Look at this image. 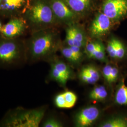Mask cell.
<instances>
[{
  "instance_id": "obj_25",
  "label": "cell",
  "mask_w": 127,
  "mask_h": 127,
  "mask_svg": "<svg viewBox=\"0 0 127 127\" xmlns=\"http://www.w3.org/2000/svg\"><path fill=\"white\" fill-rule=\"evenodd\" d=\"M106 51L111 58L114 59H116V51L113 37L111 38L108 42L106 47Z\"/></svg>"
},
{
  "instance_id": "obj_14",
  "label": "cell",
  "mask_w": 127,
  "mask_h": 127,
  "mask_svg": "<svg viewBox=\"0 0 127 127\" xmlns=\"http://www.w3.org/2000/svg\"><path fill=\"white\" fill-rule=\"evenodd\" d=\"M115 101L119 105L127 106V86L123 82L118 87L115 93Z\"/></svg>"
},
{
  "instance_id": "obj_16",
  "label": "cell",
  "mask_w": 127,
  "mask_h": 127,
  "mask_svg": "<svg viewBox=\"0 0 127 127\" xmlns=\"http://www.w3.org/2000/svg\"><path fill=\"white\" fill-rule=\"evenodd\" d=\"M108 95L107 91L104 86L99 85L95 87L90 94V98L91 100L102 101L104 100Z\"/></svg>"
},
{
  "instance_id": "obj_31",
  "label": "cell",
  "mask_w": 127,
  "mask_h": 127,
  "mask_svg": "<svg viewBox=\"0 0 127 127\" xmlns=\"http://www.w3.org/2000/svg\"><path fill=\"white\" fill-rule=\"evenodd\" d=\"M1 3H2V0H0V9L1 5Z\"/></svg>"
},
{
  "instance_id": "obj_9",
  "label": "cell",
  "mask_w": 127,
  "mask_h": 127,
  "mask_svg": "<svg viewBox=\"0 0 127 127\" xmlns=\"http://www.w3.org/2000/svg\"><path fill=\"white\" fill-rule=\"evenodd\" d=\"M100 115L99 110L94 106H90L82 109L75 117L76 127H87L95 122Z\"/></svg>"
},
{
  "instance_id": "obj_13",
  "label": "cell",
  "mask_w": 127,
  "mask_h": 127,
  "mask_svg": "<svg viewBox=\"0 0 127 127\" xmlns=\"http://www.w3.org/2000/svg\"><path fill=\"white\" fill-rule=\"evenodd\" d=\"M50 66L54 67L60 73L68 77L69 79L72 76V72L67 64L63 61L56 58L55 56L49 61Z\"/></svg>"
},
{
  "instance_id": "obj_19",
  "label": "cell",
  "mask_w": 127,
  "mask_h": 127,
  "mask_svg": "<svg viewBox=\"0 0 127 127\" xmlns=\"http://www.w3.org/2000/svg\"><path fill=\"white\" fill-rule=\"evenodd\" d=\"M81 71L90 76L94 84L97 82L100 79V73L98 70L94 66H87L82 68Z\"/></svg>"
},
{
  "instance_id": "obj_4",
  "label": "cell",
  "mask_w": 127,
  "mask_h": 127,
  "mask_svg": "<svg viewBox=\"0 0 127 127\" xmlns=\"http://www.w3.org/2000/svg\"><path fill=\"white\" fill-rule=\"evenodd\" d=\"M0 40V66L11 67L27 62L26 45L16 39Z\"/></svg>"
},
{
  "instance_id": "obj_5",
  "label": "cell",
  "mask_w": 127,
  "mask_h": 127,
  "mask_svg": "<svg viewBox=\"0 0 127 127\" xmlns=\"http://www.w3.org/2000/svg\"><path fill=\"white\" fill-rule=\"evenodd\" d=\"M102 12L113 22H117L127 15V0H105Z\"/></svg>"
},
{
  "instance_id": "obj_28",
  "label": "cell",
  "mask_w": 127,
  "mask_h": 127,
  "mask_svg": "<svg viewBox=\"0 0 127 127\" xmlns=\"http://www.w3.org/2000/svg\"><path fill=\"white\" fill-rule=\"evenodd\" d=\"M65 42L68 46H76L74 39L73 38L71 30L69 27H68L66 31Z\"/></svg>"
},
{
  "instance_id": "obj_27",
  "label": "cell",
  "mask_w": 127,
  "mask_h": 127,
  "mask_svg": "<svg viewBox=\"0 0 127 127\" xmlns=\"http://www.w3.org/2000/svg\"><path fill=\"white\" fill-rule=\"evenodd\" d=\"M113 65L110 64H107L105 65L103 69V74L105 80L110 83V78L112 73Z\"/></svg>"
},
{
  "instance_id": "obj_22",
  "label": "cell",
  "mask_w": 127,
  "mask_h": 127,
  "mask_svg": "<svg viewBox=\"0 0 127 127\" xmlns=\"http://www.w3.org/2000/svg\"><path fill=\"white\" fill-rule=\"evenodd\" d=\"M60 50L62 55L69 61L72 63H77V62L80 60V59L73 53L70 47H63L60 49Z\"/></svg>"
},
{
  "instance_id": "obj_2",
  "label": "cell",
  "mask_w": 127,
  "mask_h": 127,
  "mask_svg": "<svg viewBox=\"0 0 127 127\" xmlns=\"http://www.w3.org/2000/svg\"><path fill=\"white\" fill-rule=\"evenodd\" d=\"M45 112L44 108L27 109L17 107L5 115L0 122V127H39Z\"/></svg>"
},
{
  "instance_id": "obj_18",
  "label": "cell",
  "mask_w": 127,
  "mask_h": 127,
  "mask_svg": "<svg viewBox=\"0 0 127 127\" xmlns=\"http://www.w3.org/2000/svg\"><path fill=\"white\" fill-rule=\"evenodd\" d=\"M113 39L115 48L116 59H123L126 54L125 47L123 42L117 38L113 37Z\"/></svg>"
},
{
  "instance_id": "obj_8",
  "label": "cell",
  "mask_w": 127,
  "mask_h": 127,
  "mask_svg": "<svg viewBox=\"0 0 127 127\" xmlns=\"http://www.w3.org/2000/svg\"><path fill=\"white\" fill-rule=\"evenodd\" d=\"M113 22L112 20L103 12L97 14L89 28L91 36L97 38L104 36L110 31Z\"/></svg>"
},
{
  "instance_id": "obj_29",
  "label": "cell",
  "mask_w": 127,
  "mask_h": 127,
  "mask_svg": "<svg viewBox=\"0 0 127 127\" xmlns=\"http://www.w3.org/2000/svg\"><path fill=\"white\" fill-rule=\"evenodd\" d=\"M119 71L118 68L116 67V66H113L110 83H112L116 81L119 76Z\"/></svg>"
},
{
  "instance_id": "obj_26",
  "label": "cell",
  "mask_w": 127,
  "mask_h": 127,
  "mask_svg": "<svg viewBox=\"0 0 127 127\" xmlns=\"http://www.w3.org/2000/svg\"><path fill=\"white\" fill-rule=\"evenodd\" d=\"M54 103L56 106L58 108H66V103L63 93L59 94L55 96Z\"/></svg>"
},
{
  "instance_id": "obj_30",
  "label": "cell",
  "mask_w": 127,
  "mask_h": 127,
  "mask_svg": "<svg viewBox=\"0 0 127 127\" xmlns=\"http://www.w3.org/2000/svg\"><path fill=\"white\" fill-rule=\"evenodd\" d=\"M2 27H3V25H2V23L1 22V21H0V32L1 31L2 28Z\"/></svg>"
},
{
  "instance_id": "obj_10",
  "label": "cell",
  "mask_w": 127,
  "mask_h": 127,
  "mask_svg": "<svg viewBox=\"0 0 127 127\" xmlns=\"http://www.w3.org/2000/svg\"><path fill=\"white\" fill-rule=\"evenodd\" d=\"M29 5V0H2L0 10L7 14L17 13L27 9Z\"/></svg>"
},
{
  "instance_id": "obj_21",
  "label": "cell",
  "mask_w": 127,
  "mask_h": 127,
  "mask_svg": "<svg viewBox=\"0 0 127 127\" xmlns=\"http://www.w3.org/2000/svg\"><path fill=\"white\" fill-rule=\"evenodd\" d=\"M63 93L66 103V108L73 107L77 101L76 95L73 92L70 91H66Z\"/></svg>"
},
{
  "instance_id": "obj_12",
  "label": "cell",
  "mask_w": 127,
  "mask_h": 127,
  "mask_svg": "<svg viewBox=\"0 0 127 127\" xmlns=\"http://www.w3.org/2000/svg\"><path fill=\"white\" fill-rule=\"evenodd\" d=\"M70 28L74 39L76 46L82 48L86 44V36L83 30L81 28L74 25H70L69 27Z\"/></svg>"
},
{
  "instance_id": "obj_15",
  "label": "cell",
  "mask_w": 127,
  "mask_h": 127,
  "mask_svg": "<svg viewBox=\"0 0 127 127\" xmlns=\"http://www.w3.org/2000/svg\"><path fill=\"white\" fill-rule=\"evenodd\" d=\"M101 127H127V118L116 116L110 118L99 126Z\"/></svg>"
},
{
  "instance_id": "obj_1",
  "label": "cell",
  "mask_w": 127,
  "mask_h": 127,
  "mask_svg": "<svg viewBox=\"0 0 127 127\" xmlns=\"http://www.w3.org/2000/svg\"><path fill=\"white\" fill-rule=\"evenodd\" d=\"M26 45L27 61H50L60 49L58 34L52 29L47 28L33 32Z\"/></svg>"
},
{
  "instance_id": "obj_11",
  "label": "cell",
  "mask_w": 127,
  "mask_h": 127,
  "mask_svg": "<svg viewBox=\"0 0 127 127\" xmlns=\"http://www.w3.org/2000/svg\"><path fill=\"white\" fill-rule=\"evenodd\" d=\"M70 8L77 15L88 12L92 7L93 0H64Z\"/></svg>"
},
{
  "instance_id": "obj_17",
  "label": "cell",
  "mask_w": 127,
  "mask_h": 127,
  "mask_svg": "<svg viewBox=\"0 0 127 127\" xmlns=\"http://www.w3.org/2000/svg\"><path fill=\"white\" fill-rule=\"evenodd\" d=\"M49 78L51 80L57 82L62 86H64L67 81L69 79L68 77L60 73L57 69L51 66H50Z\"/></svg>"
},
{
  "instance_id": "obj_23",
  "label": "cell",
  "mask_w": 127,
  "mask_h": 127,
  "mask_svg": "<svg viewBox=\"0 0 127 127\" xmlns=\"http://www.w3.org/2000/svg\"><path fill=\"white\" fill-rule=\"evenodd\" d=\"M100 41H93L88 43L85 46V53L89 58L99 45Z\"/></svg>"
},
{
  "instance_id": "obj_7",
  "label": "cell",
  "mask_w": 127,
  "mask_h": 127,
  "mask_svg": "<svg viewBox=\"0 0 127 127\" xmlns=\"http://www.w3.org/2000/svg\"><path fill=\"white\" fill-rule=\"evenodd\" d=\"M28 27L26 19L15 17L3 26L0 35L6 39H17L23 35Z\"/></svg>"
},
{
  "instance_id": "obj_20",
  "label": "cell",
  "mask_w": 127,
  "mask_h": 127,
  "mask_svg": "<svg viewBox=\"0 0 127 127\" xmlns=\"http://www.w3.org/2000/svg\"><path fill=\"white\" fill-rule=\"evenodd\" d=\"M91 58L96 59L101 62H105L106 60L105 51L104 45L100 42L99 45L91 55Z\"/></svg>"
},
{
  "instance_id": "obj_24",
  "label": "cell",
  "mask_w": 127,
  "mask_h": 127,
  "mask_svg": "<svg viewBox=\"0 0 127 127\" xmlns=\"http://www.w3.org/2000/svg\"><path fill=\"white\" fill-rule=\"evenodd\" d=\"M42 126L43 127H63V124L56 118L50 117L48 118L43 122Z\"/></svg>"
},
{
  "instance_id": "obj_6",
  "label": "cell",
  "mask_w": 127,
  "mask_h": 127,
  "mask_svg": "<svg viewBox=\"0 0 127 127\" xmlns=\"http://www.w3.org/2000/svg\"><path fill=\"white\" fill-rule=\"evenodd\" d=\"M57 22L71 25L77 21L79 15L70 8L64 0H49Z\"/></svg>"
},
{
  "instance_id": "obj_3",
  "label": "cell",
  "mask_w": 127,
  "mask_h": 127,
  "mask_svg": "<svg viewBox=\"0 0 127 127\" xmlns=\"http://www.w3.org/2000/svg\"><path fill=\"white\" fill-rule=\"evenodd\" d=\"M26 19L28 27L35 31L49 28L57 23L49 0H33L27 9Z\"/></svg>"
}]
</instances>
